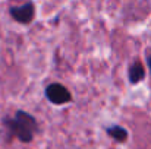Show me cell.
Wrapping results in <instances>:
<instances>
[{
	"instance_id": "2",
	"label": "cell",
	"mask_w": 151,
	"mask_h": 149,
	"mask_svg": "<svg viewBox=\"0 0 151 149\" xmlns=\"http://www.w3.org/2000/svg\"><path fill=\"white\" fill-rule=\"evenodd\" d=\"M44 94H46V98L54 105H63V104L70 102V99H72L70 91L66 86H63L62 83H57V82L47 85Z\"/></svg>"
},
{
	"instance_id": "6",
	"label": "cell",
	"mask_w": 151,
	"mask_h": 149,
	"mask_svg": "<svg viewBox=\"0 0 151 149\" xmlns=\"http://www.w3.org/2000/svg\"><path fill=\"white\" fill-rule=\"evenodd\" d=\"M145 57H147V64H148V69H150V75H151V47L145 51Z\"/></svg>"
},
{
	"instance_id": "4",
	"label": "cell",
	"mask_w": 151,
	"mask_h": 149,
	"mask_svg": "<svg viewBox=\"0 0 151 149\" xmlns=\"http://www.w3.org/2000/svg\"><path fill=\"white\" fill-rule=\"evenodd\" d=\"M144 78H145V69H144L142 63L138 61V60L134 61V63L129 66V69H128V79H129V82H131L132 85H137V83H139Z\"/></svg>"
},
{
	"instance_id": "3",
	"label": "cell",
	"mask_w": 151,
	"mask_h": 149,
	"mask_svg": "<svg viewBox=\"0 0 151 149\" xmlns=\"http://www.w3.org/2000/svg\"><path fill=\"white\" fill-rule=\"evenodd\" d=\"M9 13H10L12 19L16 21L18 24L28 25L32 22V19L35 16V4L32 1H27L21 6H12L9 9Z\"/></svg>"
},
{
	"instance_id": "5",
	"label": "cell",
	"mask_w": 151,
	"mask_h": 149,
	"mask_svg": "<svg viewBox=\"0 0 151 149\" xmlns=\"http://www.w3.org/2000/svg\"><path fill=\"white\" fill-rule=\"evenodd\" d=\"M106 133L113 139V140H116V142H119V143H123V142H126L128 140V130L125 129V127H122V126H117V124H113V126H109V127H106Z\"/></svg>"
},
{
	"instance_id": "1",
	"label": "cell",
	"mask_w": 151,
	"mask_h": 149,
	"mask_svg": "<svg viewBox=\"0 0 151 149\" xmlns=\"http://www.w3.org/2000/svg\"><path fill=\"white\" fill-rule=\"evenodd\" d=\"M3 126L7 130L9 139L16 138L22 143L32 142L34 136L38 133V123L35 117L24 110H18L13 117H4Z\"/></svg>"
}]
</instances>
